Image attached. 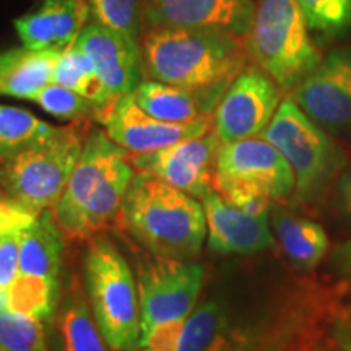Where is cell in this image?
<instances>
[{"instance_id": "1", "label": "cell", "mask_w": 351, "mask_h": 351, "mask_svg": "<svg viewBox=\"0 0 351 351\" xmlns=\"http://www.w3.org/2000/svg\"><path fill=\"white\" fill-rule=\"evenodd\" d=\"M140 54L147 80L192 91L213 109L249 60L244 38L215 28H147Z\"/></svg>"}, {"instance_id": "2", "label": "cell", "mask_w": 351, "mask_h": 351, "mask_svg": "<svg viewBox=\"0 0 351 351\" xmlns=\"http://www.w3.org/2000/svg\"><path fill=\"white\" fill-rule=\"evenodd\" d=\"M117 219L160 257L189 261L199 256L207 238L204 204L143 171L134 174Z\"/></svg>"}, {"instance_id": "3", "label": "cell", "mask_w": 351, "mask_h": 351, "mask_svg": "<svg viewBox=\"0 0 351 351\" xmlns=\"http://www.w3.org/2000/svg\"><path fill=\"white\" fill-rule=\"evenodd\" d=\"M309 32L296 0H256L245 52L282 90H295L322 60Z\"/></svg>"}, {"instance_id": "4", "label": "cell", "mask_w": 351, "mask_h": 351, "mask_svg": "<svg viewBox=\"0 0 351 351\" xmlns=\"http://www.w3.org/2000/svg\"><path fill=\"white\" fill-rule=\"evenodd\" d=\"M261 137L270 142L295 173L293 204L317 202L346 168V156L293 98H285Z\"/></svg>"}, {"instance_id": "5", "label": "cell", "mask_w": 351, "mask_h": 351, "mask_svg": "<svg viewBox=\"0 0 351 351\" xmlns=\"http://www.w3.org/2000/svg\"><path fill=\"white\" fill-rule=\"evenodd\" d=\"M86 291L95 320L112 351L142 343L138 288L125 257L103 236L91 238L85 256Z\"/></svg>"}, {"instance_id": "6", "label": "cell", "mask_w": 351, "mask_h": 351, "mask_svg": "<svg viewBox=\"0 0 351 351\" xmlns=\"http://www.w3.org/2000/svg\"><path fill=\"white\" fill-rule=\"evenodd\" d=\"M83 142L77 125L57 127L51 137L0 160V184L7 200L34 217L51 210L67 187Z\"/></svg>"}, {"instance_id": "7", "label": "cell", "mask_w": 351, "mask_h": 351, "mask_svg": "<svg viewBox=\"0 0 351 351\" xmlns=\"http://www.w3.org/2000/svg\"><path fill=\"white\" fill-rule=\"evenodd\" d=\"M213 189L226 200L239 195L283 202L295 192V173L282 153L261 137L219 143Z\"/></svg>"}, {"instance_id": "8", "label": "cell", "mask_w": 351, "mask_h": 351, "mask_svg": "<svg viewBox=\"0 0 351 351\" xmlns=\"http://www.w3.org/2000/svg\"><path fill=\"white\" fill-rule=\"evenodd\" d=\"M200 263L179 258H143L138 267V300L142 311V340L156 327L187 317L194 311L204 285Z\"/></svg>"}, {"instance_id": "9", "label": "cell", "mask_w": 351, "mask_h": 351, "mask_svg": "<svg viewBox=\"0 0 351 351\" xmlns=\"http://www.w3.org/2000/svg\"><path fill=\"white\" fill-rule=\"evenodd\" d=\"M280 90L282 88L257 65L245 67L213 112V132L219 143L258 137L282 103Z\"/></svg>"}, {"instance_id": "10", "label": "cell", "mask_w": 351, "mask_h": 351, "mask_svg": "<svg viewBox=\"0 0 351 351\" xmlns=\"http://www.w3.org/2000/svg\"><path fill=\"white\" fill-rule=\"evenodd\" d=\"M219 140L213 130L155 152L130 155L135 169L150 173L169 186L204 200L213 191L215 158Z\"/></svg>"}, {"instance_id": "11", "label": "cell", "mask_w": 351, "mask_h": 351, "mask_svg": "<svg viewBox=\"0 0 351 351\" xmlns=\"http://www.w3.org/2000/svg\"><path fill=\"white\" fill-rule=\"evenodd\" d=\"M96 121L101 122L109 137L130 155L160 150L213 130V116L187 124H171L155 119L135 103L132 95L114 99L99 112Z\"/></svg>"}, {"instance_id": "12", "label": "cell", "mask_w": 351, "mask_h": 351, "mask_svg": "<svg viewBox=\"0 0 351 351\" xmlns=\"http://www.w3.org/2000/svg\"><path fill=\"white\" fill-rule=\"evenodd\" d=\"M298 106L327 132L351 127V51H333L293 90Z\"/></svg>"}, {"instance_id": "13", "label": "cell", "mask_w": 351, "mask_h": 351, "mask_svg": "<svg viewBox=\"0 0 351 351\" xmlns=\"http://www.w3.org/2000/svg\"><path fill=\"white\" fill-rule=\"evenodd\" d=\"M73 46L90 57L109 99L132 95L143 82L140 43L90 20Z\"/></svg>"}, {"instance_id": "14", "label": "cell", "mask_w": 351, "mask_h": 351, "mask_svg": "<svg viewBox=\"0 0 351 351\" xmlns=\"http://www.w3.org/2000/svg\"><path fill=\"white\" fill-rule=\"evenodd\" d=\"M129 155V152L109 137L106 130H90L83 142L82 155L70 176L67 187L52 207L57 225L65 236L88 202L98 195L101 186L116 168V165Z\"/></svg>"}, {"instance_id": "15", "label": "cell", "mask_w": 351, "mask_h": 351, "mask_svg": "<svg viewBox=\"0 0 351 351\" xmlns=\"http://www.w3.org/2000/svg\"><path fill=\"white\" fill-rule=\"evenodd\" d=\"M256 0H142L147 28H215L245 38Z\"/></svg>"}, {"instance_id": "16", "label": "cell", "mask_w": 351, "mask_h": 351, "mask_svg": "<svg viewBox=\"0 0 351 351\" xmlns=\"http://www.w3.org/2000/svg\"><path fill=\"white\" fill-rule=\"evenodd\" d=\"M207 218L208 247L223 256H252L274 245L269 213L236 207L213 189L202 200Z\"/></svg>"}, {"instance_id": "17", "label": "cell", "mask_w": 351, "mask_h": 351, "mask_svg": "<svg viewBox=\"0 0 351 351\" xmlns=\"http://www.w3.org/2000/svg\"><path fill=\"white\" fill-rule=\"evenodd\" d=\"M90 19L88 0H41L36 10L15 20V29L28 49H67Z\"/></svg>"}, {"instance_id": "18", "label": "cell", "mask_w": 351, "mask_h": 351, "mask_svg": "<svg viewBox=\"0 0 351 351\" xmlns=\"http://www.w3.org/2000/svg\"><path fill=\"white\" fill-rule=\"evenodd\" d=\"M230 328L225 306L208 301L192 311L187 317L156 327L140 346L153 351H204Z\"/></svg>"}, {"instance_id": "19", "label": "cell", "mask_w": 351, "mask_h": 351, "mask_svg": "<svg viewBox=\"0 0 351 351\" xmlns=\"http://www.w3.org/2000/svg\"><path fill=\"white\" fill-rule=\"evenodd\" d=\"M59 51H34L23 46L0 54V96L32 101L52 82Z\"/></svg>"}, {"instance_id": "20", "label": "cell", "mask_w": 351, "mask_h": 351, "mask_svg": "<svg viewBox=\"0 0 351 351\" xmlns=\"http://www.w3.org/2000/svg\"><path fill=\"white\" fill-rule=\"evenodd\" d=\"M64 236L52 208L39 213L20 232V275L57 278L62 267Z\"/></svg>"}, {"instance_id": "21", "label": "cell", "mask_w": 351, "mask_h": 351, "mask_svg": "<svg viewBox=\"0 0 351 351\" xmlns=\"http://www.w3.org/2000/svg\"><path fill=\"white\" fill-rule=\"evenodd\" d=\"M132 96L145 112L171 124H187L212 117L215 112L199 95L155 80H143Z\"/></svg>"}, {"instance_id": "22", "label": "cell", "mask_w": 351, "mask_h": 351, "mask_svg": "<svg viewBox=\"0 0 351 351\" xmlns=\"http://www.w3.org/2000/svg\"><path fill=\"white\" fill-rule=\"evenodd\" d=\"M274 226L283 252L300 269H314L327 256L328 236L313 219L276 213Z\"/></svg>"}, {"instance_id": "23", "label": "cell", "mask_w": 351, "mask_h": 351, "mask_svg": "<svg viewBox=\"0 0 351 351\" xmlns=\"http://www.w3.org/2000/svg\"><path fill=\"white\" fill-rule=\"evenodd\" d=\"M77 289L75 287L69 291L56 320L60 351H111L93 311Z\"/></svg>"}, {"instance_id": "24", "label": "cell", "mask_w": 351, "mask_h": 351, "mask_svg": "<svg viewBox=\"0 0 351 351\" xmlns=\"http://www.w3.org/2000/svg\"><path fill=\"white\" fill-rule=\"evenodd\" d=\"M59 293L57 278L19 275L7 289V311L46 322L56 313Z\"/></svg>"}, {"instance_id": "25", "label": "cell", "mask_w": 351, "mask_h": 351, "mask_svg": "<svg viewBox=\"0 0 351 351\" xmlns=\"http://www.w3.org/2000/svg\"><path fill=\"white\" fill-rule=\"evenodd\" d=\"M52 83L69 88V90L75 91L88 99L96 101L103 106L112 103L99 77L96 75L91 59L75 46L59 51L54 70H52Z\"/></svg>"}, {"instance_id": "26", "label": "cell", "mask_w": 351, "mask_h": 351, "mask_svg": "<svg viewBox=\"0 0 351 351\" xmlns=\"http://www.w3.org/2000/svg\"><path fill=\"white\" fill-rule=\"evenodd\" d=\"M56 130L57 127L46 124L25 109L0 104V160L51 137Z\"/></svg>"}, {"instance_id": "27", "label": "cell", "mask_w": 351, "mask_h": 351, "mask_svg": "<svg viewBox=\"0 0 351 351\" xmlns=\"http://www.w3.org/2000/svg\"><path fill=\"white\" fill-rule=\"evenodd\" d=\"M90 20L140 43L145 33L142 0H88Z\"/></svg>"}, {"instance_id": "28", "label": "cell", "mask_w": 351, "mask_h": 351, "mask_svg": "<svg viewBox=\"0 0 351 351\" xmlns=\"http://www.w3.org/2000/svg\"><path fill=\"white\" fill-rule=\"evenodd\" d=\"M32 101L39 104L51 116L67 121H80L86 119V117L98 119L99 112L106 108L96 101L88 99L85 96L52 82L43 90H39Z\"/></svg>"}, {"instance_id": "29", "label": "cell", "mask_w": 351, "mask_h": 351, "mask_svg": "<svg viewBox=\"0 0 351 351\" xmlns=\"http://www.w3.org/2000/svg\"><path fill=\"white\" fill-rule=\"evenodd\" d=\"M0 351H49L43 320L0 313Z\"/></svg>"}, {"instance_id": "30", "label": "cell", "mask_w": 351, "mask_h": 351, "mask_svg": "<svg viewBox=\"0 0 351 351\" xmlns=\"http://www.w3.org/2000/svg\"><path fill=\"white\" fill-rule=\"evenodd\" d=\"M311 32L337 34L351 26V0H296Z\"/></svg>"}, {"instance_id": "31", "label": "cell", "mask_w": 351, "mask_h": 351, "mask_svg": "<svg viewBox=\"0 0 351 351\" xmlns=\"http://www.w3.org/2000/svg\"><path fill=\"white\" fill-rule=\"evenodd\" d=\"M20 232L0 236V288L2 289L10 288L20 275Z\"/></svg>"}, {"instance_id": "32", "label": "cell", "mask_w": 351, "mask_h": 351, "mask_svg": "<svg viewBox=\"0 0 351 351\" xmlns=\"http://www.w3.org/2000/svg\"><path fill=\"white\" fill-rule=\"evenodd\" d=\"M34 215L8 200H0V236L20 232L34 221Z\"/></svg>"}, {"instance_id": "33", "label": "cell", "mask_w": 351, "mask_h": 351, "mask_svg": "<svg viewBox=\"0 0 351 351\" xmlns=\"http://www.w3.org/2000/svg\"><path fill=\"white\" fill-rule=\"evenodd\" d=\"M337 204L340 212L351 218V165L341 171L337 182Z\"/></svg>"}, {"instance_id": "34", "label": "cell", "mask_w": 351, "mask_h": 351, "mask_svg": "<svg viewBox=\"0 0 351 351\" xmlns=\"http://www.w3.org/2000/svg\"><path fill=\"white\" fill-rule=\"evenodd\" d=\"M332 263L346 276H351V239L339 244L332 252Z\"/></svg>"}, {"instance_id": "35", "label": "cell", "mask_w": 351, "mask_h": 351, "mask_svg": "<svg viewBox=\"0 0 351 351\" xmlns=\"http://www.w3.org/2000/svg\"><path fill=\"white\" fill-rule=\"evenodd\" d=\"M7 311V289L0 288V313Z\"/></svg>"}, {"instance_id": "36", "label": "cell", "mask_w": 351, "mask_h": 351, "mask_svg": "<svg viewBox=\"0 0 351 351\" xmlns=\"http://www.w3.org/2000/svg\"><path fill=\"white\" fill-rule=\"evenodd\" d=\"M0 200H7L5 192H3V189H2V184H0Z\"/></svg>"}, {"instance_id": "37", "label": "cell", "mask_w": 351, "mask_h": 351, "mask_svg": "<svg viewBox=\"0 0 351 351\" xmlns=\"http://www.w3.org/2000/svg\"><path fill=\"white\" fill-rule=\"evenodd\" d=\"M132 351H153V350L147 348V346H138V348H135V350H132Z\"/></svg>"}]
</instances>
